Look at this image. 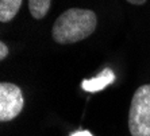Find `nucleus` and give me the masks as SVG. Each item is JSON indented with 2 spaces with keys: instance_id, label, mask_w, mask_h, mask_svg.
Listing matches in <instances>:
<instances>
[{
  "instance_id": "obj_5",
  "label": "nucleus",
  "mask_w": 150,
  "mask_h": 136,
  "mask_svg": "<svg viewBox=\"0 0 150 136\" xmlns=\"http://www.w3.org/2000/svg\"><path fill=\"white\" fill-rule=\"evenodd\" d=\"M22 0H0V22L7 23L19 12Z\"/></svg>"
},
{
  "instance_id": "obj_7",
  "label": "nucleus",
  "mask_w": 150,
  "mask_h": 136,
  "mask_svg": "<svg viewBox=\"0 0 150 136\" xmlns=\"http://www.w3.org/2000/svg\"><path fill=\"white\" fill-rule=\"evenodd\" d=\"M8 55V47L4 42H0V60H6Z\"/></svg>"
},
{
  "instance_id": "obj_6",
  "label": "nucleus",
  "mask_w": 150,
  "mask_h": 136,
  "mask_svg": "<svg viewBox=\"0 0 150 136\" xmlns=\"http://www.w3.org/2000/svg\"><path fill=\"white\" fill-rule=\"evenodd\" d=\"M52 0H28V10L34 19H42L47 15Z\"/></svg>"
},
{
  "instance_id": "obj_4",
  "label": "nucleus",
  "mask_w": 150,
  "mask_h": 136,
  "mask_svg": "<svg viewBox=\"0 0 150 136\" xmlns=\"http://www.w3.org/2000/svg\"><path fill=\"white\" fill-rule=\"evenodd\" d=\"M115 80V73L111 69H104L98 77L91 78V80H84L81 82V88L87 92H100L104 89L107 85L112 84Z\"/></svg>"
},
{
  "instance_id": "obj_1",
  "label": "nucleus",
  "mask_w": 150,
  "mask_h": 136,
  "mask_svg": "<svg viewBox=\"0 0 150 136\" xmlns=\"http://www.w3.org/2000/svg\"><path fill=\"white\" fill-rule=\"evenodd\" d=\"M98 18L91 10L69 8L56 19L52 28L54 42L59 45L80 42L91 36L96 30Z\"/></svg>"
},
{
  "instance_id": "obj_3",
  "label": "nucleus",
  "mask_w": 150,
  "mask_h": 136,
  "mask_svg": "<svg viewBox=\"0 0 150 136\" xmlns=\"http://www.w3.org/2000/svg\"><path fill=\"white\" fill-rule=\"evenodd\" d=\"M25 105L21 88L11 82L0 84V121H11L21 115Z\"/></svg>"
},
{
  "instance_id": "obj_2",
  "label": "nucleus",
  "mask_w": 150,
  "mask_h": 136,
  "mask_svg": "<svg viewBox=\"0 0 150 136\" xmlns=\"http://www.w3.org/2000/svg\"><path fill=\"white\" fill-rule=\"evenodd\" d=\"M129 129L131 136H150V85L135 90L129 112Z\"/></svg>"
},
{
  "instance_id": "obj_9",
  "label": "nucleus",
  "mask_w": 150,
  "mask_h": 136,
  "mask_svg": "<svg viewBox=\"0 0 150 136\" xmlns=\"http://www.w3.org/2000/svg\"><path fill=\"white\" fill-rule=\"evenodd\" d=\"M130 4H135V6H142L146 3V0H127Z\"/></svg>"
},
{
  "instance_id": "obj_8",
  "label": "nucleus",
  "mask_w": 150,
  "mask_h": 136,
  "mask_svg": "<svg viewBox=\"0 0 150 136\" xmlns=\"http://www.w3.org/2000/svg\"><path fill=\"white\" fill-rule=\"evenodd\" d=\"M70 136H93L89 131H77V132L72 133Z\"/></svg>"
}]
</instances>
